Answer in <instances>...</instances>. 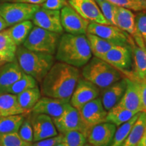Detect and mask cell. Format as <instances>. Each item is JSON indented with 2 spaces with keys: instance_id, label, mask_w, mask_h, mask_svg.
Returning <instances> with one entry per match:
<instances>
[{
  "instance_id": "cell-21",
  "label": "cell",
  "mask_w": 146,
  "mask_h": 146,
  "mask_svg": "<svg viewBox=\"0 0 146 146\" xmlns=\"http://www.w3.org/2000/svg\"><path fill=\"white\" fill-rule=\"evenodd\" d=\"M127 87L126 78H121L104 89L102 97V103L106 110L116 106L121 100Z\"/></svg>"
},
{
  "instance_id": "cell-42",
  "label": "cell",
  "mask_w": 146,
  "mask_h": 146,
  "mask_svg": "<svg viewBox=\"0 0 146 146\" xmlns=\"http://www.w3.org/2000/svg\"><path fill=\"white\" fill-rule=\"evenodd\" d=\"M45 0H13L12 1H16V2H24L31 3V4L36 5H41Z\"/></svg>"
},
{
  "instance_id": "cell-6",
  "label": "cell",
  "mask_w": 146,
  "mask_h": 146,
  "mask_svg": "<svg viewBox=\"0 0 146 146\" xmlns=\"http://www.w3.org/2000/svg\"><path fill=\"white\" fill-rule=\"evenodd\" d=\"M39 5L24 2H5L0 5V16L8 26L25 21H31Z\"/></svg>"
},
{
  "instance_id": "cell-13",
  "label": "cell",
  "mask_w": 146,
  "mask_h": 146,
  "mask_svg": "<svg viewBox=\"0 0 146 146\" xmlns=\"http://www.w3.org/2000/svg\"><path fill=\"white\" fill-rule=\"evenodd\" d=\"M100 94L98 87L85 78H79L70 100L71 106L78 110Z\"/></svg>"
},
{
  "instance_id": "cell-18",
  "label": "cell",
  "mask_w": 146,
  "mask_h": 146,
  "mask_svg": "<svg viewBox=\"0 0 146 146\" xmlns=\"http://www.w3.org/2000/svg\"><path fill=\"white\" fill-rule=\"evenodd\" d=\"M70 101L43 96L40 98L32 109V112L46 114L52 118H57L62 114Z\"/></svg>"
},
{
  "instance_id": "cell-24",
  "label": "cell",
  "mask_w": 146,
  "mask_h": 146,
  "mask_svg": "<svg viewBox=\"0 0 146 146\" xmlns=\"http://www.w3.org/2000/svg\"><path fill=\"white\" fill-rule=\"evenodd\" d=\"M18 104L16 95L0 94V117L18 114H28Z\"/></svg>"
},
{
  "instance_id": "cell-38",
  "label": "cell",
  "mask_w": 146,
  "mask_h": 146,
  "mask_svg": "<svg viewBox=\"0 0 146 146\" xmlns=\"http://www.w3.org/2000/svg\"><path fill=\"white\" fill-rule=\"evenodd\" d=\"M135 25L146 47V14L139 13L135 16Z\"/></svg>"
},
{
  "instance_id": "cell-33",
  "label": "cell",
  "mask_w": 146,
  "mask_h": 146,
  "mask_svg": "<svg viewBox=\"0 0 146 146\" xmlns=\"http://www.w3.org/2000/svg\"><path fill=\"white\" fill-rule=\"evenodd\" d=\"M87 138L85 134L78 131H66L62 133V144L64 146H83Z\"/></svg>"
},
{
  "instance_id": "cell-14",
  "label": "cell",
  "mask_w": 146,
  "mask_h": 146,
  "mask_svg": "<svg viewBox=\"0 0 146 146\" xmlns=\"http://www.w3.org/2000/svg\"><path fill=\"white\" fill-rule=\"evenodd\" d=\"M68 3L89 23L110 25L102 14L96 0H68Z\"/></svg>"
},
{
  "instance_id": "cell-37",
  "label": "cell",
  "mask_w": 146,
  "mask_h": 146,
  "mask_svg": "<svg viewBox=\"0 0 146 146\" xmlns=\"http://www.w3.org/2000/svg\"><path fill=\"white\" fill-rule=\"evenodd\" d=\"M18 133L23 140L29 143H33V131L30 118L24 120Z\"/></svg>"
},
{
  "instance_id": "cell-34",
  "label": "cell",
  "mask_w": 146,
  "mask_h": 146,
  "mask_svg": "<svg viewBox=\"0 0 146 146\" xmlns=\"http://www.w3.org/2000/svg\"><path fill=\"white\" fill-rule=\"evenodd\" d=\"M102 14L110 25L116 26V15L118 6L108 0H96Z\"/></svg>"
},
{
  "instance_id": "cell-3",
  "label": "cell",
  "mask_w": 146,
  "mask_h": 146,
  "mask_svg": "<svg viewBox=\"0 0 146 146\" xmlns=\"http://www.w3.org/2000/svg\"><path fill=\"white\" fill-rule=\"evenodd\" d=\"M16 58L23 72L38 83H41L54 64V55L34 52L21 45L18 47Z\"/></svg>"
},
{
  "instance_id": "cell-40",
  "label": "cell",
  "mask_w": 146,
  "mask_h": 146,
  "mask_svg": "<svg viewBox=\"0 0 146 146\" xmlns=\"http://www.w3.org/2000/svg\"><path fill=\"white\" fill-rule=\"evenodd\" d=\"M68 5L66 0H45L41 7L49 10H60L66 5Z\"/></svg>"
},
{
  "instance_id": "cell-17",
  "label": "cell",
  "mask_w": 146,
  "mask_h": 146,
  "mask_svg": "<svg viewBox=\"0 0 146 146\" xmlns=\"http://www.w3.org/2000/svg\"><path fill=\"white\" fill-rule=\"evenodd\" d=\"M116 26L133 36L136 45L146 47L141 36L139 33L135 25V16L128 9L118 7L116 15Z\"/></svg>"
},
{
  "instance_id": "cell-27",
  "label": "cell",
  "mask_w": 146,
  "mask_h": 146,
  "mask_svg": "<svg viewBox=\"0 0 146 146\" xmlns=\"http://www.w3.org/2000/svg\"><path fill=\"white\" fill-rule=\"evenodd\" d=\"M16 96L21 107L29 112L41 98V93L37 86L20 93Z\"/></svg>"
},
{
  "instance_id": "cell-16",
  "label": "cell",
  "mask_w": 146,
  "mask_h": 146,
  "mask_svg": "<svg viewBox=\"0 0 146 146\" xmlns=\"http://www.w3.org/2000/svg\"><path fill=\"white\" fill-rule=\"evenodd\" d=\"M30 120L33 131V142L58 135L57 129L50 116L33 112Z\"/></svg>"
},
{
  "instance_id": "cell-20",
  "label": "cell",
  "mask_w": 146,
  "mask_h": 146,
  "mask_svg": "<svg viewBox=\"0 0 146 146\" xmlns=\"http://www.w3.org/2000/svg\"><path fill=\"white\" fill-rule=\"evenodd\" d=\"M23 74V71L16 60L0 66V94H5Z\"/></svg>"
},
{
  "instance_id": "cell-31",
  "label": "cell",
  "mask_w": 146,
  "mask_h": 146,
  "mask_svg": "<svg viewBox=\"0 0 146 146\" xmlns=\"http://www.w3.org/2000/svg\"><path fill=\"white\" fill-rule=\"evenodd\" d=\"M139 114L140 112L137 113L129 121L126 122L125 123L119 126L118 129L116 130L114 135L113 137L112 141H111L109 146H122L129 133L132 129L133 125L138 118L139 116Z\"/></svg>"
},
{
  "instance_id": "cell-7",
  "label": "cell",
  "mask_w": 146,
  "mask_h": 146,
  "mask_svg": "<svg viewBox=\"0 0 146 146\" xmlns=\"http://www.w3.org/2000/svg\"><path fill=\"white\" fill-rule=\"evenodd\" d=\"M55 126L60 133L66 131H78L86 135L87 138L89 130L82 120L79 111L69 104L62 114L57 118H52Z\"/></svg>"
},
{
  "instance_id": "cell-25",
  "label": "cell",
  "mask_w": 146,
  "mask_h": 146,
  "mask_svg": "<svg viewBox=\"0 0 146 146\" xmlns=\"http://www.w3.org/2000/svg\"><path fill=\"white\" fill-rule=\"evenodd\" d=\"M135 114H137L123 107L120 104H117L107 111L106 122L114 124L116 127H119L126 122L129 121Z\"/></svg>"
},
{
  "instance_id": "cell-19",
  "label": "cell",
  "mask_w": 146,
  "mask_h": 146,
  "mask_svg": "<svg viewBox=\"0 0 146 146\" xmlns=\"http://www.w3.org/2000/svg\"><path fill=\"white\" fill-rule=\"evenodd\" d=\"M116 130L114 124L105 123L93 127L89 131L87 140L94 146H109Z\"/></svg>"
},
{
  "instance_id": "cell-35",
  "label": "cell",
  "mask_w": 146,
  "mask_h": 146,
  "mask_svg": "<svg viewBox=\"0 0 146 146\" xmlns=\"http://www.w3.org/2000/svg\"><path fill=\"white\" fill-rule=\"evenodd\" d=\"M0 146H33V143L23 140L15 132L0 134Z\"/></svg>"
},
{
  "instance_id": "cell-10",
  "label": "cell",
  "mask_w": 146,
  "mask_h": 146,
  "mask_svg": "<svg viewBox=\"0 0 146 146\" xmlns=\"http://www.w3.org/2000/svg\"><path fill=\"white\" fill-rule=\"evenodd\" d=\"M132 49L129 45H116L110 49L101 59L118 70L128 74L132 64Z\"/></svg>"
},
{
  "instance_id": "cell-46",
  "label": "cell",
  "mask_w": 146,
  "mask_h": 146,
  "mask_svg": "<svg viewBox=\"0 0 146 146\" xmlns=\"http://www.w3.org/2000/svg\"><path fill=\"white\" fill-rule=\"evenodd\" d=\"M56 146H64V145L62 143H60V144H58V145H56Z\"/></svg>"
},
{
  "instance_id": "cell-32",
  "label": "cell",
  "mask_w": 146,
  "mask_h": 146,
  "mask_svg": "<svg viewBox=\"0 0 146 146\" xmlns=\"http://www.w3.org/2000/svg\"><path fill=\"white\" fill-rule=\"evenodd\" d=\"M38 82L33 76L25 74L24 72L21 78L15 82L13 85L7 90L5 94H11L14 95H18L20 93L27 90L29 89L34 88L37 87Z\"/></svg>"
},
{
  "instance_id": "cell-28",
  "label": "cell",
  "mask_w": 146,
  "mask_h": 146,
  "mask_svg": "<svg viewBox=\"0 0 146 146\" xmlns=\"http://www.w3.org/2000/svg\"><path fill=\"white\" fill-rule=\"evenodd\" d=\"M33 27V23L31 21H25L12 25L8 29L9 33L17 46L23 45Z\"/></svg>"
},
{
  "instance_id": "cell-44",
  "label": "cell",
  "mask_w": 146,
  "mask_h": 146,
  "mask_svg": "<svg viewBox=\"0 0 146 146\" xmlns=\"http://www.w3.org/2000/svg\"><path fill=\"white\" fill-rule=\"evenodd\" d=\"M8 27H9L8 24L4 21V19L0 16V31H2L5 30Z\"/></svg>"
},
{
  "instance_id": "cell-29",
  "label": "cell",
  "mask_w": 146,
  "mask_h": 146,
  "mask_svg": "<svg viewBox=\"0 0 146 146\" xmlns=\"http://www.w3.org/2000/svg\"><path fill=\"white\" fill-rule=\"evenodd\" d=\"M86 36L91 53L97 58H102L110 49L116 45L95 35L87 33Z\"/></svg>"
},
{
  "instance_id": "cell-22",
  "label": "cell",
  "mask_w": 146,
  "mask_h": 146,
  "mask_svg": "<svg viewBox=\"0 0 146 146\" xmlns=\"http://www.w3.org/2000/svg\"><path fill=\"white\" fill-rule=\"evenodd\" d=\"M18 46L9 33L8 29L0 31V66L16 60Z\"/></svg>"
},
{
  "instance_id": "cell-39",
  "label": "cell",
  "mask_w": 146,
  "mask_h": 146,
  "mask_svg": "<svg viewBox=\"0 0 146 146\" xmlns=\"http://www.w3.org/2000/svg\"><path fill=\"white\" fill-rule=\"evenodd\" d=\"M62 133H60L56 136L44 139L40 141L33 143V146H56L62 143Z\"/></svg>"
},
{
  "instance_id": "cell-45",
  "label": "cell",
  "mask_w": 146,
  "mask_h": 146,
  "mask_svg": "<svg viewBox=\"0 0 146 146\" xmlns=\"http://www.w3.org/2000/svg\"><path fill=\"white\" fill-rule=\"evenodd\" d=\"M83 146H94V145H92V144H91V143H85V145H84Z\"/></svg>"
},
{
  "instance_id": "cell-11",
  "label": "cell",
  "mask_w": 146,
  "mask_h": 146,
  "mask_svg": "<svg viewBox=\"0 0 146 146\" xmlns=\"http://www.w3.org/2000/svg\"><path fill=\"white\" fill-rule=\"evenodd\" d=\"M82 120L89 131L94 126L105 123L107 110L103 106L100 98L91 100L78 110Z\"/></svg>"
},
{
  "instance_id": "cell-23",
  "label": "cell",
  "mask_w": 146,
  "mask_h": 146,
  "mask_svg": "<svg viewBox=\"0 0 146 146\" xmlns=\"http://www.w3.org/2000/svg\"><path fill=\"white\" fill-rule=\"evenodd\" d=\"M134 61V72L129 77H134L139 81L146 80V47L135 44L134 40L131 43Z\"/></svg>"
},
{
  "instance_id": "cell-15",
  "label": "cell",
  "mask_w": 146,
  "mask_h": 146,
  "mask_svg": "<svg viewBox=\"0 0 146 146\" xmlns=\"http://www.w3.org/2000/svg\"><path fill=\"white\" fill-rule=\"evenodd\" d=\"M126 80L127 87L118 104L135 114L143 112L139 83L132 76L126 77Z\"/></svg>"
},
{
  "instance_id": "cell-9",
  "label": "cell",
  "mask_w": 146,
  "mask_h": 146,
  "mask_svg": "<svg viewBox=\"0 0 146 146\" xmlns=\"http://www.w3.org/2000/svg\"><path fill=\"white\" fill-rule=\"evenodd\" d=\"M60 19L64 30L72 35H86L89 22L82 17L70 5L60 11Z\"/></svg>"
},
{
  "instance_id": "cell-47",
  "label": "cell",
  "mask_w": 146,
  "mask_h": 146,
  "mask_svg": "<svg viewBox=\"0 0 146 146\" xmlns=\"http://www.w3.org/2000/svg\"><path fill=\"white\" fill-rule=\"evenodd\" d=\"M2 1H12L13 0H2Z\"/></svg>"
},
{
  "instance_id": "cell-8",
  "label": "cell",
  "mask_w": 146,
  "mask_h": 146,
  "mask_svg": "<svg viewBox=\"0 0 146 146\" xmlns=\"http://www.w3.org/2000/svg\"><path fill=\"white\" fill-rule=\"evenodd\" d=\"M87 33L95 35L116 45H129L133 41L130 35L112 25L89 23Z\"/></svg>"
},
{
  "instance_id": "cell-1",
  "label": "cell",
  "mask_w": 146,
  "mask_h": 146,
  "mask_svg": "<svg viewBox=\"0 0 146 146\" xmlns=\"http://www.w3.org/2000/svg\"><path fill=\"white\" fill-rule=\"evenodd\" d=\"M80 78L78 68L62 62L54 63L41 82L44 96L70 101Z\"/></svg>"
},
{
  "instance_id": "cell-41",
  "label": "cell",
  "mask_w": 146,
  "mask_h": 146,
  "mask_svg": "<svg viewBox=\"0 0 146 146\" xmlns=\"http://www.w3.org/2000/svg\"><path fill=\"white\" fill-rule=\"evenodd\" d=\"M140 85V89H141V102L142 107H143V112L146 113V80L143 81H139Z\"/></svg>"
},
{
  "instance_id": "cell-36",
  "label": "cell",
  "mask_w": 146,
  "mask_h": 146,
  "mask_svg": "<svg viewBox=\"0 0 146 146\" xmlns=\"http://www.w3.org/2000/svg\"><path fill=\"white\" fill-rule=\"evenodd\" d=\"M118 7L133 11L146 10V0H108Z\"/></svg>"
},
{
  "instance_id": "cell-4",
  "label": "cell",
  "mask_w": 146,
  "mask_h": 146,
  "mask_svg": "<svg viewBox=\"0 0 146 146\" xmlns=\"http://www.w3.org/2000/svg\"><path fill=\"white\" fill-rule=\"evenodd\" d=\"M82 75L83 78L101 89L106 88L122 78L120 70L96 56L84 66Z\"/></svg>"
},
{
  "instance_id": "cell-26",
  "label": "cell",
  "mask_w": 146,
  "mask_h": 146,
  "mask_svg": "<svg viewBox=\"0 0 146 146\" xmlns=\"http://www.w3.org/2000/svg\"><path fill=\"white\" fill-rule=\"evenodd\" d=\"M145 126L146 113L141 112L122 146H136L143 135Z\"/></svg>"
},
{
  "instance_id": "cell-43",
  "label": "cell",
  "mask_w": 146,
  "mask_h": 146,
  "mask_svg": "<svg viewBox=\"0 0 146 146\" xmlns=\"http://www.w3.org/2000/svg\"><path fill=\"white\" fill-rule=\"evenodd\" d=\"M136 146H146V126L143 135Z\"/></svg>"
},
{
  "instance_id": "cell-5",
  "label": "cell",
  "mask_w": 146,
  "mask_h": 146,
  "mask_svg": "<svg viewBox=\"0 0 146 146\" xmlns=\"http://www.w3.org/2000/svg\"><path fill=\"white\" fill-rule=\"evenodd\" d=\"M60 35L35 26L23 45L27 49L34 52L54 55L57 50Z\"/></svg>"
},
{
  "instance_id": "cell-12",
  "label": "cell",
  "mask_w": 146,
  "mask_h": 146,
  "mask_svg": "<svg viewBox=\"0 0 146 146\" xmlns=\"http://www.w3.org/2000/svg\"><path fill=\"white\" fill-rule=\"evenodd\" d=\"M33 25L50 31L62 33L64 29L60 19V10H49L41 7L32 18Z\"/></svg>"
},
{
  "instance_id": "cell-2",
  "label": "cell",
  "mask_w": 146,
  "mask_h": 146,
  "mask_svg": "<svg viewBox=\"0 0 146 146\" xmlns=\"http://www.w3.org/2000/svg\"><path fill=\"white\" fill-rule=\"evenodd\" d=\"M56 58L76 68L84 66L92 58L86 35L64 34L60 36Z\"/></svg>"
},
{
  "instance_id": "cell-30",
  "label": "cell",
  "mask_w": 146,
  "mask_h": 146,
  "mask_svg": "<svg viewBox=\"0 0 146 146\" xmlns=\"http://www.w3.org/2000/svg\"><path fill=\"white\" fill-rule=\"evenodd\" d=\"M27 114L0 117V134L18 132Z\"/></svg>"
}]
</instances>
